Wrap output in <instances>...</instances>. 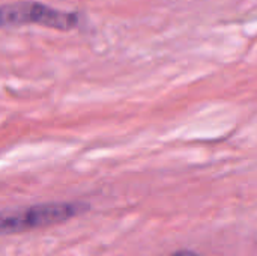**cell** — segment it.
Segmentation results:
<instances>
[{
	"mask_svg": "<svg viewBox=\"0 0 257 256\" xmlns=\"http://www.w3.org/2000/svg\"><path fill=\"white\" fill-rule=\"evenodd\" d=\"M89 210L83 202H50L32 205L23 211L0 216V235L42 229L71 220Z\"/></svg>",
	"mask_w": 257,
	"mask_h": 256,
	"instance_id": "6da1fadb",
	"label": "cell"
},
{
	"mask_svg": "<svg viewBox=\"0 0 257 256\" xmlns=\"http://www.w3.org/2000/svg\"><path fill=\"white\" fill-rule=\"evenodd\" d=\"M36 24L42 27L71 30L78 24L75 12H66L39 2H15L0 6V27Z\"/></svg>",
	"mask_w": 257,
	"mask_h": 256,
	"instance_id": "7a4b0ae2",
	"label": "cell"
},
{
	"mask_svg": "<svg viewBox=\"0 0 257 256\" xmlns=\"http://www.w3.org/2000/svg\"><path fill=\"white\" fill-rule=\"evenodd\" d=\"M170 256H202L200 253H196V252H191V250H178L175 253H172Z\"/></svg>",
	"mask_w": 257,
	"mask_h": 256,
	"instance_id": "3957f363",
	"label": "cell"
}]
</instances>
